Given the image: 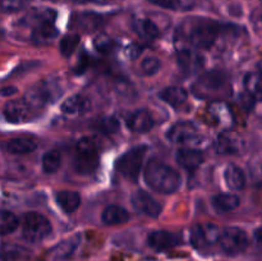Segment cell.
<instances>
[{"instance_id": "obj_13", "label": "cell", "mask_w": 262, "mask_h": 261, "mask_svg": "<svg viewBox=\"0 0 262 261\" xmlns=\"http://www.w3.org/2000/svg\"><path fill=\"white\" fill-rule=\"evenodd\" d=\"M132 205L140 214L150 217H158L161 212V205L146 191H137L132 196Z\"/></svg>"}, {"instance_id": "obj_8", "label": "cell", "mask_w": 262, "mask_h": 261, "mask_svg": "<svg viewBox=\"0 0 262 261\" xmlns=\"http://www.w3.org/2000/svg\"><path fill=\"white\" fill-rule=\"evenodd\" d=\"M220 247L228 255H238L248 246V237L246 232L237 227H228L220 234Z\"/></svg>"}, {"instance_id": "obj_40", "label": "cell", "mask_w": 262, "mask_h": 261, "mask_svg": "<svg viewBox=\"0 0 262 261\" xmlns=\"http://www.w3.org/2000/svg\"><path fill=\"white\" fill-rule=\"evenodd\" d=\"M72 2L76 3V4H87V3H95L97 0H72Z\"/></svg>"}, {"instance_id": "obj_16", "label": "cell", "mask_w": 262, "mask_h": 261, "mask_svg": "<svg viewBox=\"0 0 262 261\" xmlns=\"http://www.w3.org/2000/svg\"><path fill=\"white\" fill-rule=\"evenodd\" d=\"M91 107V102L86 96L82 95H74L68 97L61 104V112L69 117H78V115L86 114Z\"/></svg>"}, {"instance_id": "obj_3", "label": "cell", "mask_w": 262, "mask_h": 261, "mask_svg": "<svg viewBox=\"0 0 262 261\" xmlns=\"http://www.w3.org/2000/svg\"><path fill=\"white\" fill-rule=\"evenodd\" d=\"M222 26L214 20L193 19L187 32L188 41L197 49H210L216 41Z\"/></svg>"}, {"instance_id": "obj_34", "label": "cell", "mask_w": 262, "mask_h": 261, "mask_svg": "<svg viewBox=\"0 0 262 261\" xmlns=\"http://www.w3.org/2000/svg\"><path fill=\"white\" fill-rule=\"evenodd\" d=\"M160 60L158 58H155V56H147V58L143 59L142 64H141V69H142V72L146 76H154V74H156L159 72V69H160Z\"/></svg>"}, {"instance_id": "obj_26", "label": "cell", "mask_w": 262, "mask_h": 261, "mask_svg": "<svg viewBox=\"0 0 262 261\" xmlns=\"http://www.w3.org/2000/svg\"><path fill=\"white\" fill-rule=\"evenodd\" d=\"M31 252L17 245H3L2 261H30Z\"/></svg>"}, {"instance_id": "obj_11", "label": "cell", "mask_w": 262, "mask_h": 261, "mask_svg": "<svg viewBox=\"0 0 262 261\" xmlns=\"http://www.w3.org/2000/svg\"><path fill=\"white\" fill-rule=\"evenodd\" d=\"M199 136V128L189 120H181L169 128L166 137L173 143H187L196 140Z\"/></svg>"}, {"instance_id": "obj_4", "label": "cell", "mask_w": 262, "mask_h": 261, "mask_svg": "<svg viewBox=\"0 0 262 261\" xmlns=\"http://www.w3.org/2000/svg\"><path fill=\"white\" fill-rule=\"evenodd\" d=\"M99 165V148L91 137H83L77 142L76 158L73 166L82 176H87L96 170Z\"/></svg>"}, {"instance_id": "obj_1", "label": "cell", "mask_w": 262, "mask_h": 261, "mask_svg": "<svg viewBox=\"0 0 262 261\" xmlns=\"http://www.w3.org/2000/svg\"><path fill=\"white\" fill-rule=\"evenodd\" d=\"M146 183L159 193H174L182 183L178 171L168 164L159 160H151L145 168Z\"/></svg>"}, {"instance_id": "obj_36", "label": "cell", "mask_w": 262, "mask_h": 261, "mask_svg": "<svg viewBox=\"0 0 262 261\" xmlns=\"http://www.w3.org/2000/svg\"><path fill=\"white\" fill-rule=\"evenodd\" d=\"M94 45L97 49V51H100L102 54H107L114 48V40L106 35H99L95 38Z\"/></svg>"}, {"instance_id": "obj_12", "label": "cell", "mask_w": 262, "mask_h": 261, "mask_svg": "<svg viewBox=\"0 0 262 261\" xmlns=\"http://www.w3.org/2000/svg\"><path fill=\"white\" fill-rule=\"evenodd\" d=\"M178 66L186 74H194L205 66V58L193 49H181L177 55Z\"/></svg>"}, {"instance_id": "obj_38", "label": "cell", "mask_w": 262, "mask_h": 261, "mask_svg": "<svg viewBox=\"0 0 262 261\" xmlns=\"http://www.w3.org/2000/svg\"><path fill=\"white\" fill-rule=\"evenodd\" d=\"M253 238H255V243L257 245V247L262 250V227L256 230L255 234H253Z\"/></svg>"}, {"instance_id": "obj_35", "label": "cell", "mask_w": 262, "mask_h": 261, "mask_svg": "<svg viewBox=\"0 0 262 261\" xmlns=\"http://www.w3.org/2000/svg\"><path fill=\"white\" fill-rule=\"evenodd\" d=\"M31 0H0L2 3V10L4 13L19 12L23 8L30 4Z\"/></svg>"}, {"instance_id": "obj_42", "label": "cell", "mask_w": 262, "mask_h": 261, "mask_svg": "<svg viewBox=\"0 0 262 261\" xmlns=\"http://www.w3.org/2000/svg\"><path fill=\"white\" fill-rule=\"evenodd\" d=\"M49 2H58V0H49Z\"/></svg>"}, {"instance_id": "obj_24", "label": "cell", "mask_w": 262, "mask_h": 261, "mask_svg": "<svg viewBox=\"0 0 262 261\" xmlns=\"http://www.w3.org/2000/svg\"><path fill=\"white\" fill-rule=\"evenodd\" d=\"M160 97L166 102V104L170 105V106L178 107L187 101L188 94H187L186 90L182 89V87L170 86L161 90Z\"/></svg>"}, {"instance_id": "obj_41", "label": "cell", "mask_w": 262, "mask_h": 261, "mask_svg": "<svg viewBox=\"0 0 262 261\" xmlns=\"http://www.w3.org/2000/svg\"><path fill=\"white\" fill-rule=\"evenodd\" d=\"M258 72H260V73H262V61H260V63H258Z\"/></svg>"}, {"instance_id": "obj_19", "label": "cell", "mask_w": 262, "mask_h": 261, "mask_svg": "<svg viewBox=\"0 0 262 261\" xmlns=\"http://www.w3.org/2000/svg\"><path fill=\"white\" fill-rule=\"evenodd\" d=\"M59 207L66 214H72L76 211L81 205V196L78 192L74 191H60L55 196Z\"/></svg>"}, {"instance_id": "obj_27", "label": "cell", "mask_w": 262, "mask_h": 261, "mask_svg": "<svg viewBox=\"0 0 262 261\" xmlns=\"http://www.w3.org/2000/svg\"><path fill=\"white\" fill-rule=\"evenodd\" d=\"M78 242V237L69 238V240L60 242L53 250V257L56 258V260H64V258L71 257L74 251H76Z\"/></svg>"}, {"instance_id": "obj_10", "label": "cell", "mask_w": 262, "mask_h": 261, "mask_svg": "<svg viewBox=\"0 0 262 261\" xmlns=\"http://www.w3.org/2000/svg\"><path fill=\"white\" fill-rule=\"evenodd\" d=\"M33 106L26 99L23 100H10L3 107V115L9 123L27 122L32 118Z\"/></svg>"}, {"instance_id": "obj_31", "label": "cell", "mask_w": 262, "mask_h": 261, "mask_svg": "<svg viewBox=\"0 0 262 261\" xmlns=\"http://www.w3.org/2000/svg\"><path fill=\"white\" fill-rule=\"evenodd\" d=\"M215 148H216L217 154H222V155H232L238 150L235 138L230 137L229 135H225V133L217 137L216 142H215Z\"/></svg>"}, {"instance_id": "obj_22", "label": "cell", "mask_w": 262, "mask_h": 261, "mask_svg": "<svg viewBox=\"0 0 262 261\" xmlns=\"http://www.w3.org/2000/svg\"><path fill=\"white\" fill-rule=\"evenodd\" d=\"M224 178L227 182V186L233 191H241L246 186V177L242 169L239 166L230 164L227 166L224 171Z\"/></svg>"}, {"instance_id": "obj_5", "label": "cell", "mask_w": 262, "mask_h": 261, "mask_svg": "<svg viewBox=\"0 0 262 261\" xmlns=\"http://www.w3.org/2000/svg\"><path fill=\"white\" fill-rule=\"evenodd\" d=\"M51 230H53V228H51L50 222L43 215L35 211L23 215L22 235L28 242H41L51 234Z\"/></svg>"}, {"instance_id": "obj_30", "label": "cell", "mask_w": 262, "mask_h": 261, "mask_svg": "<svg viewBox=\"0 0 262 261\" xmlns=\"http://www.w3.org/2000/svg\"><path fill=\"white\" fill-rule=\"evenodd\" d=\"M92 127L99 132L105 133V135H113V133L119 130L120 123L115 117H102L99 118Z\"/></svg>"}, {"instance_id": "obj_18", "label": "cell", "mask_w": 262, "mask_h": 261, "mask_svg": "<svg viewBox=\"0 0 262 261\" xmlns=\"http://www.w3.org/2000/svg\"><path fill=\"white\" fill-rule=\"evenodd\" d=\"M101 219L107 225H119L128 222L129 214L124 207L118 206V205H109L102 211Z\"/></svg>"}, {"instance_id": "obj_15", "label": "cell", "mask_w": 262, "mask_h": 261, "mask_svg": "<svg viewBox=\"0 0 262 261\" xmlns=\"http://www.w3.org/2000/svg\"><path fill=\"white\" fill-rule=\"evenodd\" d=\"M127 125L130 130L137 133H146L154 127V119L146 109L136 110L128 117Z\"/></svg>"}, {"instance_id": "obj_6", "label": "cell", "mask_w": 262, "mask_h": 261, "mask_svg": "<svg viewBox=\"0 0 262 261\" xmlns=\"http://www.w3.org/2000/svg\"><path fill=\"white\" fill-rule=\"evenodd\" d=\"M61 90L58 83L54 81H42L35 84L30 91L26 94L25 99L32 105L33 107L45 106L48 104H53L60 97Z\"/></svg>"}, {"instance_id": "obj_21", "label": "cell", "mask_w": 262, "mask_h": 261, "mask_svg": "<svg viewBox=\"0 0 262 261\" xmlns=\"http://www.w3.org/2000/svg\"><path fill=\"white\" fill-rule=\"evenodd\" d=\"M37 142L30 137L12 138L7 143V151L13 155H25L36 150Z\"/></svg>"}, {"instance_id": "obj_37", "label": "cell", "mask_w": 262, "mask_h": 261, "mask_svg": "<svg viewBox=\"0 0 262 261\" xmlns=\"http://www.w3.org/2000/svg\"><path fill=\"white\" fill-rule=\"evenodd\" d=\"M141 53H142V49H141V46H138V45L128 46L127 54H128V56H129L130 59L138 58V56L141 55Z\"/></svg>"}, {"instance_id": "obj_39", "label": "cell", "mask_w": 262, "mask_h": 261, "mask_svg": "<svg viewBox=\"0 0 262 261\" xmlns=\"http://www.w3.org/2000/svg\"><path fill=\"white\" fill-rule=\"evenodd\" d=\"M15 91H17V90H15V87H4L2 91V95L3 96H8V95L14 94Z\"/></svg>"}, {"instance_id": "obj_29", "label": "cell", "mask_w": 262, "mask_h": 261, "mask_svg": "<svg viewBox=\"0 0 262 261\" xmlns=\"http://www.w3.org/2000/svg\"><path fill=\"white\" fill-rule=\"evenodd\" d=\"M41 164H42V170L46 174L55 173L61 164V156L59 151L50 150L43 154L42 159H41Z\"/></svg>"}, {"instance_id": "obj_32", "label": "cell", "mask_w": 262, "mask_h": 261, "mask_svg": "<svg viewBox=\"0 0 262 261\" xmlns=\"http://www.w3.org/2000/svg\"><path fill=\"white\" fill-rule=\"evenodd\" d=\"M19 225V220L15 216L13 212L8 211V210H3L0 214V232L3 235L10 234L14 232Z\"/></svg>"}, {"instance_id": "obj_17", "label": "cell", "mask_w": 262, "mask_h": 261, "mask_svg": "<svg viewBox=\"0 0 262 261\" xmlns=\"http://www.w3.org/2000/svg\"><path fill=\"white\" fill-rule=\"evenodd\" d=\"M177 161L182 168L192 171L196 170L204 163V155L196 148H181L177 153Z\"/></svg>"}, {"instance_id": "obj_33", "label": "cell", "mask_w": 262, "mask_h": 261, "mask_svg": "<svg viewBox=\"0 0 262 261\" xmlns=\"http://www.w3.org/2000/svg\"><path fill=\"white\" fill-rule=\"evenodd\" d=\"M79 44V36L74 33L66 35L60 41V54L66 58H69L74 53L76 48Z\"/></svg>"}, {"instance_id": "obj_28", "label": "cell", "mask_w": 262, "mask_h": 261, "mask_svg": "<svg viewBox=\"0 0 262 261\" xmlns=\"http://www.w3.org/2000/svg\"><path fill=\"white\" fill-rule=\"evenodd\" d=\"M148 2L170 10H189L196 4V0H148Z\"/></svg>"}, {"instance_id": "obj_25", "label": "cell", "mask_w": 262, "mask_h": 261, "mask_svg": "<svg viewBox=\"0 0 262 261\" xmlns=\"http://www.w3.org/2000/svg\"><path fill=\"white\" fill-rule=\"evenodd\" d=\"M212 205L220 212H229L239 206V197L234 193H220L212 199Z\"/></svg>"}, {"instance_id": "obj_20", "label": "cell", "mask_w": 262, "mask_h": 261, "mask_svg": "<svg viewBox=\"0 0 262 261\" xmlns=\"http://www.w3.org/2000/svg\"><path fill=\"white\" fill-rule=\"evenodd\" d=\"M132 26L137 35L145 40H155L160 33L156 23L148 18H136Z\"/></svg>"}, {"instance_id": "obj_7", "label": "cell", "mask_w": 262, "mask_h": 261, "mask_svg": "<svg viewBox=\"0 0 262 261\" xmlns=\"http://www.w3.org/2000/svg\"><path fill=\"white\" fill-rule=\"evenodd\" d=\"M146 146H137L120 156L117 161V169L123 177L128 179H137L142 169L143 158L146 155Z\"/></svg>"}, {"instance_id": "obj_14", "label": "cell", "mask_w": 262, "mask_h": 261, "mask_svg": "<svg viewBox=\"0 0 262 261\" xmlns=\"http://www.w3.org/2000/svg\"><path fill=\"white\" fill-rule=\"evenodd\" d=\"M179 237L169 230H154L148 234L147 243L156 251H165L179 245Z\"/></svg>"}, {"instance_id": "obj_23", "label": "cell", "mask_w": 262, "mask_h": 261, "mask_svg": "<svg viewBox=\"0 0 262 261\" xmlns=\"http://www.w3.org/2000/svg\"><path fill=\"white\" fill-rule=\"evenodd\" d=\"M243 84L247 94L253 100L262 101V73L260 72H250L245 76Z\"/></svg>"}, {"instance_id": "obj_9", "label": "cell", "mask_w": 262, "mask_h": 261, "mask_svg": "<svg viewBox=\"0 0 262 261\" xmlns=\"http://www.w3.org/2000/svg\"><path fill=\"white\" fill-rule=\"evenodd\" d=\"M220 234L222 232L214 224L194 225L191 230V243L196 250H205L217 242Z\"/></svg>"}, {"instance_id": "obj_2", "label": "cell", "mask_w": 262, "mask_h": 261, "mask_svg": "<svg viewBox=\"0 0 262 261\" xmlns=\"http://www.w3.org/2000/svg\"><path fill=\"white\" fill-rule=\"evenodd\" d=\"M230 91L227 74L220 71H212L200 77L192 86V92L200 99L219 100Z\"/></svg>"}]
</instances>
